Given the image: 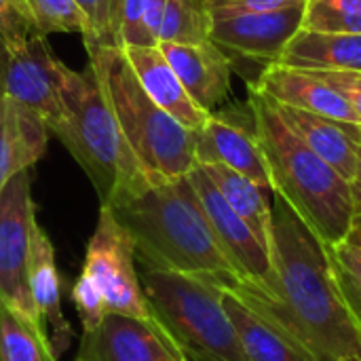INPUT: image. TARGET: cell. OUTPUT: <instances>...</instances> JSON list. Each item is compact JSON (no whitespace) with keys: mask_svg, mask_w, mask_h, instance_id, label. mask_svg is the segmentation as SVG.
Here are the masks:
<instances>
[{"mask_svg":"<svg viewBox=\"0 0 361 361\" xmlns=\"http://www.w3.org/2000/svg\"><path fill=\"white\" fill-rule=\"evenodd\" d=\"M269 258L262 281L231 277L224 286L279 322L319 361L361 355V326L341 294L330 245L277 195Z\"/></svg>","mask_w":361,"mask_h":361,"instance_id":"1","label":"cell"},{"mask_svg":"<svg viewBox=\"0 0 361 361\" xmlns=\"http://www.w3.org/2000/svg\"><path fill=\"white\" fill-rule=\"evenodd\" d=\"M106 207L129 233L146 271L235 275L188 180H148Z\"/></svg>","mask_w":361,"mask_h":361,"instance_id":"2","label":"cell"},{"mask_svg":"<svg viewBox=\"0 0 361 361\" xmlns=\"http://www.w3.org/2000/svg\"><path fill=\"white\" fill-rule=\"evenodd\" d=\"M247 104L271 173L273 195L281 197L300 220L328 245H341L353 231L351 182L313 152L281 118L275 102L250 85Z\"/></svg>","mask_w":361,"mask_h":361,"instance_id":"3","label":"cell"},{"mask_svg":"<svg viewBox=\"0 0 361 361\" xmlns=\"http://www.w3.org/2000/svg\"><path fill=\"white\" fill-rule=\"evenodd\" d=\"M59 85L66 116L51 133L87 173L99 203L148 182L150 176L127 144L93 70L76 72L61 61Z\"/></svg>","mask_w":361,"mask_h":361,"instance_id":"4","label":"cell"},{"mask_svg":"<svg viewBox=\"0 0 361 361\" xmlns=\"http://www.w3.org/2000/svg\"><path fill=\"white\" fill-rule=\"evenodd\" d=\"M93 70L133 154L154 180L188 176L195 165V131L167 114L142 89L121 47L85 44Z\"/></svg>","mask_w":361,"mask_h":361,"instance_id":"5","label":"cell"},{"mask_svg":"<svg viewBox=\"0 0 361 361\" xmlns=\"http://www.w3.org/2000/svg\"><path fill=\"white\" fill-rule=\"evenodd\" d=\"M237 275H186L144 271L140 275L152 317L186 360L247 361L224 309V281Z\"/></svg>","mask_w":361,"mask_h":361,"instance_id":"6","label":"cell"},{"mask_svg":"<svg viewBox=\"0 0 361 361\" xmlns=\"http://www.w3.org/2000/svg\"><path fill=\"white\" fill-rule=\"evenodd\" d=\"M72 302L82 332L93 330L110 313L154 319L135 271L133 241L106 205H99L82 271L72 288Z\"/></svg>","mask_w":361,"mask_h":361,"instance_id":"7","label":"cell"},{"mask_svg":"<svg viewBox=\"0 0 361 361\" xmlns=\"http://www.w3.org/2000/svg\"><path fill=\"white\" fill-rule=\"evenodd\" d=\"M59 63L47 34H36L25 40L0 36V95L38 112L51 131L66 116Z\"/></svg>","mask_w":361,"mask_h":361,"instance_id":"8","label":"cell"},{"mask_svg":"<svg viewBox=\"0 0 361 361\" xmlns=\"http://www.w3.org/2000/svg\"><path fill=\"white\" fill-rule=\"evenodd\" d=\"M36 224L32 176L30 169H25L15 173L0 188V300L40 324L27 286V264Z\"/></svg>","mask_w":361,"mask_h":361,"instance_id":"9","label":"cell"},{"mask_svg":"<svg viewBox=\"0 0 361 361\" xmlns=\"http://www.w3.org/2000/svg\"><path fill=\"white\" fill-rule=\"evenodd\" d=\"M305 4L277 11H245L209 15V40L226 55L277 63L288 42L300 30Z\"/></svg>","mask_w":361,"mask_h":361,"instance_id":"10","label":"cell"},{"mask_svg":"<svg viewBox=\"0 0 361 361\" xmlns=\"http://www.w3.org/2000/svg\"><path fill=\"white\" fill-rule=\"evenodd\" d=\"M195 157L197 165H226L256 182L260 188L273 192L269 165L258 142L250 104L245 114L241 110L212 112L205 125L195 131Z\"/></svg>","mask_w":361,"mask_h":361,"instance_id":"11","label":"cell"},{"mask_svg":"<svg viewBox=\"0 0 361 361\" xmlns=\"http://www.w3.org/2000/svg\"><path fill=\"white\" fill-rule=\"evenodd\" d=\"M74 361H188L157 319L110 313L82 332Z\"/></svg>","mask_w":361,"mask_h":361,"instance_id":"12","label":"cell"},{"mask_svg":"<svg viewBox=\"0 0 361 361\" xmlns=\"http://www.w3.org/2000/svg\"><path fill=\"white\" fill-rule=\"evenodd\" d=\"M188 180L235 275L239 279L262 281L271 271L269 250L260 243L250 224L226 203L201 165H195V169L188 173Z\"/></svg>","mask_w":361,"mask_h":361,"instance_id":"13","label":"cell"},{"mask_svg":"<svg viewBox=\"0 0 361 361\" xmlns=\"http://www.w3.org/2000/svg\"><path fill=\"white\" fill-rule=\"evenodd\" d=\"M250 85H254L260 93L277 104L307 110L338 123L360 125V118L349 99L315 72L271 63L264 66L256 82Z\"/></svg>","mask_w":361,"mask_h":361,"instance_id":"14","label":"cell"},{"mask_svg":"<svg viewBox=\"0 0 361 361\" xmlns=\"http://www.w3.org/2000/svg\"><path fill=\"white\" fill-rule=\"evenodd\" d=\"M192 102L205 112H216L231 95V57L212 40L197 44H159Z\"/></svg>","mask_w":361,"mask_h":361,"instance_id":"15","label":"cell"},{"mask_svg":"<svg viewBox=\"0 0 361 361\" xmlns=\"http://www.w3.org/2000/svg\"><path fill=\"white\" fill-rule=\"evenodd\" d=\"M224 309L247 361H319L290 330L228 288L224 292Z\"/></svg>","mask_w":361,"mask_h":361,"instance_id":"16","label":"cell"},{"mask_svg":"<svg viewBox=\"0 0 361 361\" xmlns=\"http://www.w3.org/2000/svg\"><path fill=\"white\" fill-rule=\"evenodd\" d=\"M123 53L133 68L142 89L150 95L154 104H159L167 114H171L178 123L197 131L205 125L209 112L199 108L188 91L184 89L180 76L157 47H123Z\"/></svg>","mask_w":361,"mask_h":361,"instance_id":"17","label":"cell"},{"mask_svg":"<svg viewBox=\"0 0 361 361\" xmlns=\"http://www.w3.org/2000/svg\"><path fill=\"white\" fill-rule=\"evenodd\" d=\"M27 286L36 315L49 336V343L59 357L72 341V328L61 313L59 273L55 264V250L47 233L36 224L32 235V252L27 264Z\"/></svg>","mask_w":361,"mask_h":361,"instance_id":"18","label":"cell"},{"mask_svg":"<svg viewBox=\"0 0 361 361\" xmlns=\"http://www.w3.org/2000/svg\"><path fill=\"white\" fill-rule=\"evenodd\" d=\"M49 133L51 129L38 112L0 95V188L42 159Z\"/></svg>","mask_w":361,"mask_h":361,"instance_id":"19","label":"cell"},{"mask_svg":"<svg viewBox=\"0 0 361 361\" xmlns=\"http://www.w3.org/2000/svg\"><path fill=\"white\" fill-rule=\"evenodd\" d=\"M281 118L288 127L324 161H328L345 180L355 178L357 167V150H355V133L357 125L338 123L307 110H298L292 106L277 104Z\"/></svg>","mask_w":361,"mask_h":361,"instance_id":"20","label":"cell"},{"mask_svg":"<svg viewBox=\"0 0 361 361\" xmlns=\"http://www.w3.org/2000/svg\"><path fill=\"white\" fill-rule=\"evenodd\" d=\"M277 63L307 72H361V34L298 30Z\"/></svg>","mask_w":361,"mask_h":361,"instance_id":"21","label":"cell"},{"mask_svg":"<svg viewBox=\"0 0 361 361\" xmlns=\"http://www.w3.org/2000/svg\"><path fill=\"white\" fill-rule=\"evenodd\" d=\"M201 167L212 178V182L226 199V203L250 224L254 235L269 250L271 226H273V205L269 201V190L260 188L256 182H252L250 178L241 176L239 171L226 165L209 163Z\"/></svg>","mask_w":361,"mask_h":361,"instance_id":"22","label":"cell"},{"mask_svg":"<svg viewBox=\"0 0 361 361\" xmlns=\"http://www.w3.org/2000/svg\"><path fill=\"white\" fill-rule=\"evenodd\" d=\"M0 361H59L44 328L0 300Z\"/></svg>","mask_w":361,"mask_h":361,"instance_id":"23","label":"cell"},{"mask_svg":"<svg viewBox=\"0 0 361 361\" xmlns=\"http://www.w3.org/2000/svg\"><path fill=\"white\" fill-rule=\"evenodd\" d=\"M209 40V13L203 0H167L161 27L159 44H197Z\"/></svg>","mask_w":361,"mask_h":361,"instance_id":"24","label":"cell"},{"mask_svg":"<svg viewBox=\"0 0 361 361\" xmlns=\"http://www.w3.org/2000/svg\"><path fill=\"white\" fill-rule=\"evenodd\" d=\"M167 0H123L118 13V47H157Z\"/></svg>","mask_w":361,"mask_h":361,"instance_id":"25","label":"cell"},{"mask_svg":"<svg viewBox=\"0 0 361 361\" xmlns=\"http://www.w3.org/2000/svg\"><path fill=\"white\" fill-rule=\"evenodd\" d=\"M300 30L361 34V0H305Z\"/></svg>","mask_w":361,"mask_h":361,"instance_id":"26","label":"cell"},{"mask_svg":"<svg viewBox=\"0 0 361 361\" xmlns=\"http://www.w3.org/2000/svg\"><path fill=\"white\" fill-rule=\"evenodd\" d=\"M36 27L42 34H80L89 38L91 27L74 0H23Z\"/></svg>","mask_w":361,"mask_h":361,"instance_id":"27","label":"cell"},{"mask_svg":"<svg viewBox=\"0 0 361 361\" xmlns=\"http://www.w3.org/2000/svg\"><path fill=\"white\" fill-rule=\"evenodd\" d=\"M330 254L341 294L361 326V247L345 241L334 247L330 245Z\"/></svg>","mask_w":361,"mask_h":361,"instance_id":"28","label":"cell"},{"mask_svg":"<svg viewBox=\"0 0 361 361\" xmlns=\"http://www.w3.org/2000/svg\"><path fill=\"white\" fill-rule=\"evenodd\" d=\"M85 13L91 34L85 44L118 47V13L123 0H74Z\"/></svg>","mask_w":361,"mask_h":361,"instance_id":"29","label":"cell"},{"mask_svg":"<svg viewBox=\"0 0 361 361\" xmlns=\"http://www.w3.org/2000/svg\"><path fill=\"white\" fill-rule=\"evenodd\" d=\"M36 34L42 32L36 27L23 0H0V36L11 40H25Z\"/></svg>","mask_w":361,"mask_h":361,"instance_id":"30","label":"cell"},{"mask_svg":"<svg viewBox=\"0 0 361 361\" xmlns=\"http://www.w3.org/2000/svg\"><path fill=\"white\" fill-rule=\"evenodd\" d=\"M209 15L216 13H245V11H277L294 4H305V0H203Z\"/></svg>","mask_w":361,"mask_h":361,"instance_id":"31","label":"cell"},{"mask_svg":"<svg viewBox=\"0 0 361 361\" xmlns=\"http://www.w3.org/2000/svg\"><path fill=\"white\" fill-rule=\"evenodd\" d=\"M315 74L328 80L334 89H338L349 99L361 125V72H315Z\"/></svg>","mask_w":361,"mask_h":361,"instance_id":"32","label":"cell"},{"mask_svg":"<svg viewBox=\"0 0 361 361\" xmlns=\"http://www.w3.org/2000/svg\"><path fill=\"white\" fill-rule=\"evenodd\" d=\"M355 150H357V167H355V178L351 180V197H353V209L355 218L361 216V142L355 140Z\"/></svg>","mask_w":361,"mask_h":361,"instance_id":"33","label":"cell"},{"mask_svg":"<svg viewBox=\"0 0 361 361\" xmlns=\"http://www.w3.org/2000/svg\"><path fill=\"white\" fill-rule=\"evenodd\" d=\"M347 241H349V243H353V245H360L361 247V228H353V231L349 233Z\"/></svg>","mask_w":361,"mask_h":361,"instance_id":"34","label":"cell"},{"mask_svg":"<svg viewBox=\"0 0 361 361\" xmlns=\"http://www.w3.org/2000/svg\"><path fill=\"white\" fill-rule=\"evenodd\" d=\"M353 228H361V216L355 218V222H353Z\"/></svg>","mask_w":361,"mask_h":361,"instance_id":"35","label":"cell"},{"mask_svg":"<svg viewBox=\"0 0 361 361\" xmlns=\"http://www.w3.org/2000/svg\"><path fill=\"white\" fill-rule=\"evenodd\" d=\"M355 140H360V142H361V125H357V133H355Z\"/></svg>","mask_w":361,"mask_h":361,"instance_id":"36","label":"cell"},{"mask_svg":"<svg viewBox=\"0 0 361 361\" xmlns=\"http://www.w3.org/2000/svg\"><path fill=\"white\" fill-rule=\"evenodd\" d=\"M347 361H361V355H355V357H351V360Z\"/></svg>","mask_w":361,"mask_h":361,"instance_id":"37","label":"cell"}]
</instances>
